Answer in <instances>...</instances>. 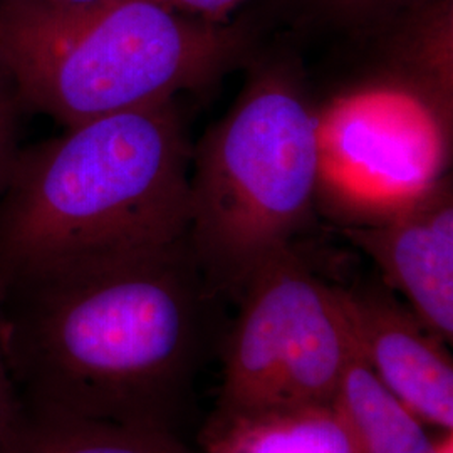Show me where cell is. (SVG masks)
<instances>
[{"label":"cell","mask_w":453,"mask_h":453,"mask_svg":"<svg viewBox=\"0 0 453 453\" xmlns=\"http://www.w3.org/2000/svg\"><path fill=\"white\" fill-rule=\"evenodd\" d=\"M336 400L357 430L361 453H434L426 426L374 378L357 349Z\"/></svg>","instance_id":"cell-12"},{"label":"cell","mask_w":453,"mask_h":453,"mask_svg":"<svg viewBox=\"0 0 453 453\" xmlns=\"http://www.w3.org/2000/svg\"><path fill=\"white\" fill-rule=\"evenodd\" d=\"M319 168V113L284 69L262 71L195 153L187 239L207 279L237 291L291 245Z\"/></svg>","instance_id":"cell-4"},{"label":"cell","mask_w":453,"mask_h":453,"mask_svg":"<svg viewBox=\"0 0 453 453\" xmlns=\"http://www.w3.org/2000/svg\"><path fill=\"white\" fill-rule=\"evenodd\" d=\"M326 16L348 26L389 24L417 0H308Z\"/></svg>","instance_id":"cell-13"},{"label":"cell","mask_w":453,"mask_h":453,"mask_svg":"<svg viewBox=\"0 0 453 453\" xmlns=\"http://www.w3.org/2000/svg\"><path fill=\"white\" fill-rule=\"evenodd\" d=\"M237 292L215 411L334 402L355 353L336 288L288 245L259 262Z\"/></svg>","instance_id":"cell-5"},{"label":"cell","mask_w":453,"mask_h":453,"mask_svg":"<svg viewBox=\"0 0 453 453\" xmlns=\"http://www.w3.org/2000/svg\"><path fill=\"white\" fill-rule=\"evenodd\" d=\"M450 118L402 82L359 89L319 113V190L349 226L400 211L438 181Z\"/></svg>","instance_id":"cell-6"},{"label":"cell","mask_w":453,"mask_h":453,"mask_svg":"<svg viewBox=\"0 0 453 453\" xmlns=\"http://www.w3.org/2000/svg\"><path fill=\"white\" fill-rule=\"evenodd\" d=\"M357 357L425 426L453 430V361L447 342L411 309L376 288H336Z\"/></svg>","instance_id":"cell-7"},{"label":"cell","mask_w":453,"mask_h":453,"mask_svg":"<svg viewBox=\"0 0 453 453\" xmlns=\"http://www.w3.org/2000/svg\"><path fill=\"white\" fill-rule=\"evenodd\" d=\"M49 2L59 4V5H65V7H84V5L96 4L99 0H49Z\"/></svg>","instance_id":"cell-18"},{"label":"cell","mask_w":453,"mask_h":453,"mask_svg":"<svg viewBox=\"0 0 453 453\" xmlns=\"http://www.w3.org/2000/svg\"><path fill=\"white\" fill-rule=\"evenodd\" d=\"M243 46L237 27L183 16L158 0L84 7L0 0V69L20 106L65 128L207 86Z\"/></svg>","instance_id":"cell-3"},{"label":"cell","mask_w":453,"mask_h":453,"mask_svg":"<svg viewBox=\"0 0 453 453\" xmlns=\"http://www.w3.org/2000/svg\"><path fill=\"white\" fill-rule=\"evenodd\" d=\"M391 56L408 88L452 114L453 0H417L393 19ZM391 20V22H393Z\"/></svg>","instance_id":"cell-11"},{"label":"cell","mask_w":453,"mask_h":453,"mask_svg":"<svg viewBox=\"0 0 453 453\" xmlns=\"http://www.w3.org/2000/svg\"><path fill=\"white\" fill-rule=\"evenodd\" d=\"M17 411H19V402H17L16 391L12 387L9 370L2 353V346H0V447L7 437L12 423L16 420Z\"/></svg>","instance_id":"cell-16"},{"label":"cell","mask_w":453,"mask_h":453,"mask_svg":"<svg viewBox=\"0 0 453 453\" xmlns=\"http://www.w3.org/2000/svg\"><path fill=\"white\" fill-rule=\"evenodd\" d=\"M188 239L0 275V346L19 406L175 434L205 346Z\"/></svg>","instance_id":"cell-1"},{"label":"cell","mask_w":453,"mask_h":453,"mask_svg":"<svg viewBox=\"0 0 453 453\" xmlns=\"http://www.w3.org/2000/svg\"><path fill=\"white\" fill-rule=\"evenodd\" d=\"M346 237L378 265L389 289L435 336L453 341V195L441 179L383 219L348 226Z\"/></svg>","instance_id":"cell-8"},{"label":"cell","mask_w":453,"mask_h":453,"mask_svg":"<svg viewBox=\"0 0 453 453\" xmlns=\"http://www.w3.org/2000/svg\"><path fill=\"white\" fill-rule=\"evenodd\" d=\"M168 9L211 24H226V19L243 0H158Z\"/></svg>","instance_id":"cell-15"},{"label":"cell","mask_w":453,"mask_h":453,"mask_svg":"<svg viewBox=\"0 0 453 453\" xmlns=\"http://www.w3.org/2000/svg\"><path fill=\"white\" fill-rule=\"evenodd\" d=\"M20 101L16 89L5 73L0 69V194L16 163L17 150V108Z\"/></svg>","instance_id":"cell-14"},{"label":"cell","mask_w":453,"mask_h":453,"mask_svg":"<svg viewBox=\"0 0 453 453\" xmlns=\"http://www.w3.org/2000/svg\"><path fill=\"white\" fill-rule=\"evenodd\" d=\"M0 453H192L177 434L19 406Z\"/></svg>","instance_id":"cell-10"},{"label":"cell","mask_w":453,"mask_h":453,"mask_svg":"<svg viewBox=\"0 0 453 453\" xmlns=\"http://www.w3.org/2000/svg\"><path fill=\"white\" fill-rule=\"evenodd\" d=\"M434 453H453V430H441L434 437Z\"/></svg>","instance_id":"cell-17"},{"label":"cell","mask_w":453,"mask_h":453,"mask_svg":"<svg viewBox=\"0 0 453 453\" xmlns=\"http://www.w3.org/2000/svg\"><path fill=\"white\" fill-rule=\"evenodd\" d=\"M192 151L173 101L19 151L0 194V275L187 237Z\"/></svg>","instance_id":"cell-2"},{"label":"cell","mask_w":453,"mask_h":453,"mask_svg":"<svg viewBox=\"0 0 453 453\" xmlns=\"http://www.w3.org/2000/svg\"><path fill=\"white\" fill-rule=\"evenodd\" d=\"M198 445V453H361L338 400L215 411Z\"/></svg>","instance_id":"cell-9"}]
</instances>
